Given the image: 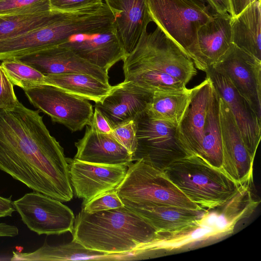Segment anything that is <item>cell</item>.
<instances>
[{
	"label": "cell",
	"mask_w": 261,
	"mask_h": 261,
	"mask_svg": "<svg viewBox=\"0 0 261 261\" xmlns=\"http://www.w3.org/2000/svg\"><path fill=\"white\" fill-rule=\"evenodd\" d=\"M75 196L86 203L95 196L115 189L124 178L128 166L103 165L67 158Z\"/></svg>",
	"instance_id": "cell-13"
},
{
	"label": "cell",
	"mask_w": 261,
	"mask_h": 261,
	"mask_svg": "<svg viewBox=\"0 0 261 261\" xmlns=\"http://www.w3.org/2000/svg\"><path fill=\"white\" fill-rule=\"evenodd\" d=\"M152 92L132 81H124L114 86L101 102L95 103L98 110L112 128L134 120L145 111L152 100Z\"/></svg>",
	"instance_id": "cell-17"
},
{
	"label": "cell",
	"mask_w": 261,
	"mask_h": 261,
	"mask_svg": "<svg viewBox=\"0 0 261 261\" xmlns=\"http://www.w3.org/2000/svg\"><path fill=\"white\" fill-rule=\"evenodd\" d=\"M219 98V95L212 84L203 131L201 158L211 165L221 169L222 147Z\"/></svg>",
	"instance_id": "cell-27"
},
{
	"label": "cell",
	"mask_w": 261,
	"mask_h": 261,
	"mask_svg": "<svg viewBox=\"0 0 261 261\" xmlns=\"http://www.w3.org/2000/svg\"><path fill=\"white\" fill-rule=\"evenodd\" d=\"M163 171L191 201L203 210L223 205L240 186L221 169L196 155L178 160Z\"/></svg>",
	"instance_id": "cell-5"
},
{
	"label": "cell",
	"mask_w": 261,
	"mask_h": 261,
	"mask_svg": "<svg viewBox=\"0 0 261 261\" xmlns=\"http://www.w3.org/2000/svg\"><path fill=\"white\" fill-rule=\"evenodd\" d=\"M255 1V0H229V15L232 17L237 16Z\"/></svg>",
	"instance_id": "cell-37"
},
{
	"label": "cell",
	"mask_w": 261,
	"mask_h": 261,
	"mask_svg": "<svg viewBox=\"0 0 261 261\" xmlns=\"http://www.w3.org/2000/svg\"><path fill=\"white\" fill-rule=\"evenodd\" d=\"M50 11L49 0H0V15L31 14Z\"/></svg>",
	"instance_id": "cell-30"
},
{
	"label": "cell",
	"mask_w": 261,
	"mask_h": 261,
	"mask_svg": "<svg viewBox=\"0 0 261 261\" xmlns=\"http://www.w3.org/2000/svg\"><path fill=\"white\" fill-rule=\"evenodd\" d=\"M122 61L124 81L152 93L184 89L197 74L192 59L158 27L145 31Z\"/></svg>",
	"instance_id": "cell-2"
},
{
	"label": "cell",
	"mask_w": 261,
	"mask_h": 261,
	"mask_svg": "<svg viewBox=\"0 0 261 261\" xmlns=\"http://www.w3.org/2000/svg\"><path fill=\"white\" fill-rule=\"evenodd\" d=\"M112 136L131 154L137 146L136 128L134 120L116 126L113 128Z\"/></svg>",
	"instance_id": "cell-32"
},
{
	"label": "cell",
	"mask_w": 261,
	"mask_h": 261,
	"mask_svg": "<svg viewBox=\"0 0 261 261\" xmlns=\"http://www.w3.org/2000/svg\"><path fill=\"white\" fill-rule=\"evenodd\" d=\"M205 72L219 96L229 108L246 148L254 161L260 140L261 119L226 77L212 67Z\"/></svg>",
	"instance_id": "cell-14"
},
{
	"label": "cell",
	"mask_w": 261,
	"mask_h": 261,
	"mask_svg": "<svg viewBox=\"0 0 261 261\" xmlns=\"http://www.w3.org/2000/svg\"><path fill=\"white\" fill-rule=\"evenodd\" d=\"M11 198L12 196L8 198L0 196V218L11 217L16 211Z\"/></svg>",
	"instance_id": "cell-36"
},
{
	"label": "cell",
	"mask_w": 261,
	"mask_h": 261,
	"mask_svg": "<svg viewBox=\"0 0 261 261\" xmlns=\"http://www.w3.org/2000/svg\"><path fill=\"white\" fill-rule=\"evenodd\" d=\"M231 16L213 14L197 29L191 59L196 68L205 72L225 53L232 43Z\"/></svg>",
	"instance_id": "cell-16"
},
{
	"label": "cell",
	"mask_w": 261,
	"mask_h": 261,
	"mask_svg": "<svg viewBox=\"0 0 261 261\" xmlns=\"http://www.w3.org/2000/svg\"><path fill=\"white\" fill-rule=\"evenodd\" d=\"M133 253L109 254L90 249L80 243L71 242L58 245H50L44 242L43 245L32 252L13 251L11 260H130L137 259Z\"/></svg>",
	"instance_id": "cell-21"
},
{
	"label": "cell",
	"mask_w": 261,
	"mask_h": 261,
	"mask_svg": "<svg viewBox=\"0 0 261 261\" xmlns=\"http://www.w3.org/2000/svg\"><path fill=\"white\" fill-rule=\"evenodd\" d=\"M122 202L125 206L145 219L156 232L178 230L200 218L207 210L150 203Z\"/></svg>",
	"instance_id": "cell-23"
},
{
	"label": "cell",
	"mask_w": 261,
	"mask_h": 261,
	"mask_svg": "<svg viewBox=\"0 0 261 261\" xmlns=\"http://www.w3.org/2000/svg\"><path fill=\"white\" fill-rule=\"evenodd\" d=\"M89 125H92L98 132L106 134H111L113 130L112 126L106 117L96 108Z\"/></svg>",
	"instance_id": "cell-35"
},
{
	"label": "cell",
	"mask_w": 261,
	"mask_h": 261,
	"mask_svg": "<svg viewBox=\"0 0 261 261\" xmlns=\"http://www.w3.org/2000/svg\"><path fill=\"white\" fill-rule=\"evenodd\" d=\"M13 58L33 67L44 75L84 73L109 83L108 71L60 45Z\"/></svg>",
	"instance_id": "cell-15"
},
{
	"label": "cell",
	"mask_w": 261,
	"mask_h": 261,
	"mask_svg": "<svg viewBox=\"0 0 261 261\" xmlns=\"http://www.w3.org/2000/svg\"><path fill=\"white\" fill-rule=\"evenodd\" d=\"M76 160L103 165H125L132 163L133 154L111 134L98 132L89 125L83 137L75 143Z\"/></svg>",
	"instance_id": "cell-20"
},
{
	"label": "cell",
	"mask_w": 261,
	"mask_h": 261,
	"mask_svg": "<svg viewBox=\"0 0 261 261\" xmlns=\"http://www.w3.org/2000/svg\"><path fill=\"white\" fill-rule=\"evenodd\" d=\"M13 86L0 65V109H10L18 103Z\"/></svg>",
	"instance_id": "cell-34"
},
{
	"label": "cell",
	"mask_w": 261,
	"mask_h": 261,
	"mask_svg": "<svg viewBox=\"0 0 261 261\" xmlns=\"http://www.w3.org/2000/svg\"><path fill=\"white\" fill-rule=\"evenodd\" d=\"M103 0H49L51 11L64 13H75L96 8Z\"/></svg>",
	"instance_id": "cell-33"
},
{
	"label": "cell",
	"mask_w": 261,
	"mask_h": 261,
	"mask_svg": "<svg viewBox=\"0 0 261 261\" xmlns=\"http://www.w3.org/2000/svg\"><path fill=\"white\" fill-rule=\"evenodd\" d=\"M18 233L19 230L16 226L0 223V237H13Z\"/></svg>",
	"instance_id": "cell-39"
},
{
	"label": "cell",
	"mask_w": 261,
	"mask_h": 261,
	"mask_svg": "<svg viewBox=\"0 0 261 261\" xmlns=\"http://www.w3.org/2000/svg\"><path fill=\"white\" fill-rule=\"evenodd\" d=\"M74 240L85 247L109 254L134 253L142 258L156 231L144 218L125 205L89 214L83 210L75 217Z\"/></svg>",
	"instance_id": "cell-3"
},
{
	"label": "cell",
	"mask_w": 261,
	"mask_h": 261,
	"mask_svg": "<svg viewBox=\"0 0 261 261\" xmlns=\"http://www.w3.org/2000/svg\"><path fill=\"white\" fill-rule=\"evenodd\" d=\"M258 205L250 190L240 186L227 202L207 210L198 219L174 231L156 232L149 245L150 252L172 251L206 240L217 239L232 233L237 223L249 217Z\"/></svg>",
	"instance_id": "cell-4"
},
{
	"label": "cell",
	"mask_w": 261,
	"mask_h": 261,
	"mask_svg": "<svg viewBox=\"0 0 261 261\" xmlns=\"http://www.w3.org/2000/svg\"><path fill=\"white\" fill-rule=\"evenodd\" d=\"M215 13H225L229 11V0H205Z\"/></svg>",
	"instance_id": "cell-38"
},
{
	"label": "cell",
	"mask_w": 261,
	"mask_h": 261,
	"mask_svg": "<svg viewBox=\"0 0 261 261\" xmlns=\"http://www.w3.org/2000/svg\"><path fill=\"white\" fill-rule=\"evenodd\" d=\"M260 0H255L240 13L231 17V41L261 61Z\"/></svg>",
	"instance_id": "cell-24"
},
{
	"label": "cell",
	"mask_w": 261,
	"mask_h": 261,
	"mask_svg": "<svg viewBox=\"0 0 261 261\" xmlns=\"http://www.w3.org/2000/svg\"><path fill=\"white\" fill-rule=\"evenodd\" d=\"M30 103L72 132L91 124L93 110L86 99L66 92L55 86L42 83L23 90Z\"/></svg>",
	"instance_id": "cell-9"
},
{
	"label": "cell",
	"mask_w": 261,
	"mask_h": 261,
	"mask_svg": "<svg viewBox=\"0 0 261 261\" xmlns=\"http://www.w3.org/2000/svg\"><path fill=\"white\" fill-rule=\"evenodd\" d=\"M60 45L108 72L126 56L115 28L100 33L76 34Z\"/></svg>",
	"instance_id": "cell-18"
},
{
	"label": "cell",
	"mask_w": 261,
	"mask_h": 261,
	"mask_svg": "<svg viewBox=\"0 0 261 261\" xmlns=\"http://www.w3.org/2000/svg\"><path fill=\"white\" fill-rule=\"evenodd\" d=\"M186 87L181 90L157 91L153 93L146 112L153 118L178 126L195 91Z\"/></svg>",
	"instance_id": "cell-25"
},
{
	"label": "cell",
	"mask_w": 261,
	"mask_h": 261,
	"mask_svg": "<svg viewBox=\"0 0 261 261\" xmlns=\"http://www.w3.org/2000/svg\"><path fill=\"white\" fill-rule=\"evenodd\" d=\"M112 12L117 35L127 56L152 21L146 0H103Z\"/></svg>",
	"instance_id": "cell-19"
},
{
	"label": "cell",
	"mask_w": 261,
	"mask_h": 261,
	"mask_svg": "<svg viewBox=\"0 0 261 261\" xmlns=\"http://www.w3.org/2000/svg\"><path fill=\"white\" fill-rule=\"evenodd\" d=\"M115 190L122 201L203 210L191 201L164 171L142 160L129 165L124 178Z\"/></svg>",
	"instance_id": "cell-6"
},
{
	"label": "cell",
	"mask_w": 261,
	"mask_h": 261,
	"mask_svg": "<svg viewBox=\"0 0 261 261\" xmlns=\"http://www.w3.org/2000/svg\"><path fill=\"white\" fill-rule=\"evenodd\" d=\"M137 146L133 161L142 160L163 171L173 162L191 155L178 126L151 117L146 110L134 119Z\"/></svg>",
	"instance_id": "cell-7"
},
{
	"label": "cell",
	"mask_w": 261,
	"mask_h": 261,
	"mask_svg": "<svg viewBox=\"0 0 261 261\" xmlns=\"http://www.w3.org/2000/svg\"><path fill=\"white\" fill-rule=\"evenodd\" d=\"M13 204L23 223L38 235L72 232L74 215L59 200L33 191L14 201Z\"/></svg>",
	"instance_id": "cell-10"
},
{
	"label": "cell",
	"mask_w": 261,
	"mask_h": 261,
	"mask_svg": "<svg viewBox=\"0 0 261 261\" xmlns=\"http://www.w3.org/2000/svg\"><path fill=\"white\" fill-rule=\"evenodd\" d=\"M124 205L115 189L103 192L82 204L83 210L89 214L117 208Z\"/></svg>",
	"instance_id": "cell-31"
},
{
	"label": "cell",
	"mask_w": 261,
	"mask_h": 261,
	"mask_svg": "<svg viewBox=\"0 0 261 261\" xmlns=\"http://www.w3.org/2000/svg\"><path fill=\"white\" fill-rule=\"evenodd\" d=\"M149 13L167 36L191 59L198 28L212 16L191 0H146Z\"/></svg>",
	"instance_id": "cell-8"
},
{
	"label": "cell",
	"mask_w": 261,
	"mask_h": 261,
	"mask_svg": "<svg viewBox=\"0 0 261 261\" xmlns=\"http://www.w3.org/2000/svg\"><path fill=\"white\" fill-rule=\"evenodd\" d=\"M210 67L231 82L261 119V61L231 43Z\"/></svg>",
	"instance_id": "cell-11"
},
{
	"label": "cell",
	"mask_w": 261,
	"mask_h": 261,
	"mask_svg": "<svg viewBox=\"0 0 261 261\" xmlns=\"http://www.w3.org/2000/svg\"><path fill=\"white\" fill-rule=\"evenodd\" d=\"M0 65L12 84L23 90L44 82V75L15 59L4 60Z\"/></svg>",
	"instance_id": "cell-29"
},
{
	"label": "cell",
	"mask_w": 261,
	"mask_h": 261,
	"mask_svg": "<svg viewBox=\"0 0 261 261\" xmlns=\"http://www.w3.org/2000/svg\"><path fill=\"white\" fill-rule=\"evenodd\" d=\"M219 105L222 147L221 169L239 185L251 183L254 161L246 148L229 108L220 96Z\"/></svg>",
	"instance_id": "cell-12"
},
{
	"label": "cell",
	"mask_w": 261,
	"mask_h": 261,
	"mask_svg": "<svg viewBox=\"0 0 261 261\" xmlns=\"http://www.w3.org/2000/svg\"><path fill=\"white\" fill-rule=\"evenodd\" d=\"M65 14L50 11L31 14L0 15V42L53 22Z\"/></svg>",
	"instance_id": "cell-28"
},
{
	"label": "cell",
	"mask_w": 261,
	"mask_h": 261,
	"mask_svg": "<svg viewBox=\"0 0 261 261\" xmlns=\"http://www.w3.org/2000/svg\"><path fill=\"white\" fill-rule=\"evenodd\" d=\"M212 83L207 76L196 86L187 111L178 125L182 138L191 155L201 158L205 124Z\"/></svg>",
	"instance_id": "cell-22"
},
{
	"label": "cell",
	"mask_w": 261,
	"mask_h": 261,
	"mask_svg": "<svg viewBox=\"0 0 261 261\" xmlns=\"http://www.w3.org/2000/svg\"><path fill=\"white\" fill-rule=\"evenodd\" d=\"M39 111L19 101L0 109V170L33 191L69 201L73 191L67 160Z\"/></svg>",
	"instance_id": "cell-1"
},
{
	"label": "cell",
	"mask_w": 261,
	"mask_h": 261,
	"mask_svg": "<svg viewBox=\"0 0 261 261\" xmlns=\"http://www.w3.org/2000/svg\"><path fill=\"white\" fill-rule=\"evenodd\" d=\"M194 3H195L196 4L198 5V6L202 7H205V3L206 2L205 0H191Z\"/></svg>",
	"instance_id": "cell-40"
},
{
	"label": "cell",
	"mask_w": 261,
	"mask_h": 261,
	"mask_svg": "<svg viewBox=\"0 0 261 261\" xmlns=\"http://www.w3.org/2000/svg\"><path fill=\"white\" fill-rule=\"evenodd\" d=\"M43 83L55 86L95 103L102 102L113 87L109 83L84 73L46 75Z\"/></svg>",
	"instance_id": "cell-26"
}]
</instances>
